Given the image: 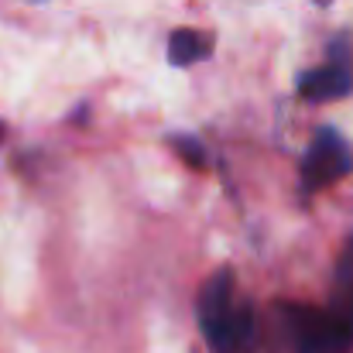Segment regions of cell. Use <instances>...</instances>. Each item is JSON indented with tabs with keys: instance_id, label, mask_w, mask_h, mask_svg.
<instances>
[{
	"instance_id": "cell-3",
	"label": "cell",
	"mask_w": 353,
	"mask_h": 353,
	"mask_svg": "<svg viewBox=\"0 0 353 353\" xmlns=\"http://www.w3.org/2000/svg\"><path fill=\"white\" fill-rule=\"evenodd\" d=\"M353 172V151L347 137L333 127H319L302 158V192H319Z\"/></svg>"
},
{
	"instance_id": "cell-7",
	"label": "cell",
	"mask_w": 353,
	"mask_h": 353,
	"mask_svg": "<svg viewBox=\"0 0 353 353\" xmlns=\"http://www.w3.org/2000/svg\"><path fill=\"white\" fill-rule=\"evenodd\" d=\"M0 137H3V123H0Z\"/></svg>"
},
{
	"instance_id": "cell-4",
	"label": "cell",
	"mask_w": 353,
	"mask_h": 353,
	"mask_svg": "<svg viewBox=\"0 0 353 353\" xmlns=\"http://www.w3.org/2000/svg\"><path fill=\"white\" fill-rule=\"evenodd\" d=\"M299 93L312 103H333L353 93V59H350V41L340 38L330 48V62L323 69H312L299 79Z\"/></svg>"
},
{
	"instance_id": "cell-6",
	"label": "cell",
	"mask_w": 353,
	"mask_h": 353,
	"mask_svg": "<svg viewBox=\"0 0 353 353\" xmlns=\"http://www.w3.org/2000/svg\"><path fill=\"white\" fill-rule=\"evenodd\" d=\"M172 144H175V154H179L185 165H192V168H206V148L199 144V137H192V134H175Z\"/></svg>"
},
{
	"instance_id": "cell-2",
	"label": "cell",
	"mask_w": 353,
	"mask_h": 353,
	"mask_svg": "<svg viewBox=\"0 0 353 353\" xmlns=\"http://www.w3.org/2000/svg\"><path fill=\"white\" fill-rule=\"evenodd\" d=\"M285 323L295 353H350L353 323L336 309H312V305H285Z\"/></svg>"
},
{
	"instance_id": "cell-1",
	"label": "cell",
	"mask_w": 353,
	"mask_h": 353,
	"mask_svg": "<svg viewBox=\"0 0 353 353\" xmlns=\"http://www.w3.org/2000/svg\"><path fill=\"white\" fill-rule=\"evenodd\" d=\"M199 326L216 353H243L254 340L250 309L234 302V271L220 268L199 295Z\"/></svg>"
},
{
	"instance_id": "cell-5",
	"label": "cell",
	"mask_w": 353,
	"mask_h": 353,
	"mask_svg": "<svg viewBox=\"0 0 353 353\" xmlns=\"http://www.w3.org/2000/svg\"><path fill=\"white\" fill-rule=\"evenodd\" d=\"M210 48H213V41H210L203 31L179 28V31H172V38H168V62L179 65V69H185V65H196L203 55H210Z\"/></svg>"
}]
</instances>
